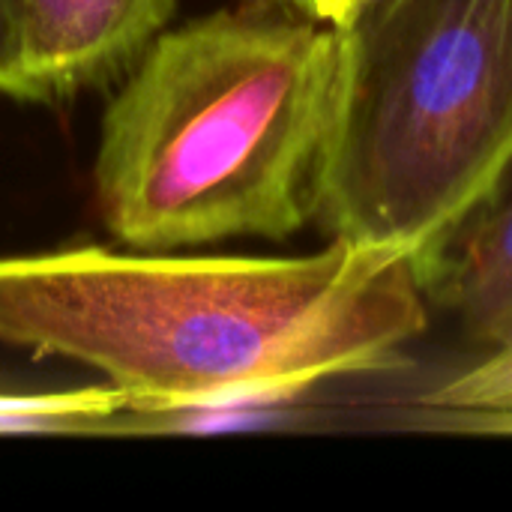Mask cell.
<instances>
[{"label": "cell", "mask_w": 512, "mask_h": 512, "mask_svg": "<svg viewBox=\"0 0 512 512\" xmlns=\"http://www.w3.org/2000/svg\"><path fill=\"white\" fill-rule=\"evenodd\" d=\"M426 291L411 255L345 237L312 255L72 246L0 258V342L99 372L126 399L108 432H132L393 372L429 327Z\"/></svg>", "instance_id": "6da1fadb"}, {"label": "cell", "mask_w": 512, "mask_h": 512, "mask_svg": "<svg viewBox=\"0 0 512 512\" xmlns=\"http://www.w3.org/2000/svg\"><path fill=\"white\" fill-rule=\"evenodd\" d=\"M339 60V27L270 3L165 27L102 117L93 189L108 234L177 252L315 222Z\"/></svg>", "instance_id": "7a4b0ae2"}, {"label": "cell", "mask_w": 512, "mask_h": 512, "mask_svg": "<svg viewBox=\"0 0 512 512\" xmlns=\"http://www.w3.org/2000/svg\"><path fill=\"white\" fill-rule=\"evenodd\" d=\"M339 33L315 222L402 249L432 291L512 174V0H363Z\"/></svg>", "instance_id": "3957f363"}, {"label": "cell", "mask_w": 512, "mask_h": 512, "mask_svg": "<svg viewBox=\"0 0 512 512\" xmlns=\"http://www.w3.org/2000/svg\"><path fill=\"white\" fill-rule=\"evenodd\" d=\"M177 0H24L21 99L60 102L123 78Z\"/></svg>", "instance_id": "277c9868"}, {"label": "cell", "mask_w": 512, "mask_h": 512, "mask_svg": "<svg viewBox=\"0 0 512 512\" xmlns=\"http://www.w3.org/2000/svg\"><path fill=\"white\" fill-rule=\"evenodd\" d=\"M456 246L432 288L477 342L498 348L512 339V201L489 207Z\"/></svg>", "instance_id": "5b68a950"}, {"label": "cell", "mask_w": 512, "mask_h": 512, "mask_svg": "<svg viewBox=\"0 0 512 512\" xmlns=\"http://www.w3.org/2000/svg\"><path fill=\"white\" fill-rule=\"evenodd\" d=\"M512 393V339L492 348L486 360L456 372L441 387L423 393L417 399V411H438V408H465L480 405L498 396Z\"/></svg>", "instance_id": "8992f818"}, {"label": "cell", "mask_w": 512, "mask_h": 512, "mask_svg": "<svg viewBox=\"0 0 512 512\" xmlns=\"http://www.w3.org/2000/svg\"><path fill=\"white\" fill-rule=\"evenodd\" d=\"M414 429L423 432H450V435H501L512 438V393L465 405V408H438L417 411L411 420Z\"/></svg>", "instance_id": "52a82bcc"}, {"label": "cell", "mask_w": 512, "mask_h": 512, "mask_svg": "<svg viewBox=\"0 0 512 512\" xmlns=\"http://www.w3.org/2000/svg\"><path fill=\"white\" fill-rule=\"evenodd\" d=\"M21 15L24 0H0V93L21 99Z\"/></svg>", "instance_id": "ba28073f"}, {"label": "cell", "mask_w": 512, "mask_h": 512, "mask_svg": "<svg viewBox=\"0 0 512 512\" xmlns=\"http://www.w3.org/2000/svg\"><path fill=\"white\" fill-rule=\"evenodd\" d=\"M360 6L363 0H312V15L333 27H345L357 15Z\"/></svg>", "instance_id": "9c48e42d"}, {"label": "cell", "mask_w": 512, "mask_h": 512, "mask_svg": "<svg viewBox=\"0 0 512 512\" xmlns=\"http://www.w3.org/2000/svg\"><path fill=\"white\" fill-rule=\"evenodd\" d=\"M249 3H270V6H285V9H300L312 15V0H249Z\"/></svg>", "instance_id": "30bf717a"}]
</instances>
